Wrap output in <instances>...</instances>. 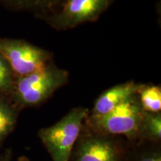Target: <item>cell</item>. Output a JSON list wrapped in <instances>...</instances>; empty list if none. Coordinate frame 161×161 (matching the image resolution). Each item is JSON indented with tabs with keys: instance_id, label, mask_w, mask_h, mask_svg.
Listing matches in <instances>:
<instances>
[{
	"instance_id": "cell-12",
	"label": "cell",
	"mask_w": 161,
	"mask_h": 161,
	"mask_svg": "<svg viewBox=\"0 0 161 161\" xmlns=\"http://www.w3.org/2000/svg\"><path fill=\"white\" fill-rule=\"evenodd\" d=\"M17 75L5 58L0 54V96H10Z\"/></svg>"
},
{
	"instance_id": "cell-11",
	"label": "cell",
	"mask_w": 161,
	"mask_h": 161,
	"mask_svg": "<svg viewBox=\"0 0 161 161\" xmlns=\"http://www.w3.org/2000/svg\"><path fill=\"white\" fill-rule=\"evenodd\" d=\"M137 95L142 110L146 112L159 113L161 110V88L158 85L142 84Z\"/></svg>"
},
{
	"instance_id": "cell-1",
	"label": "cell",
	"mask_w": 161,
	"mask_h": 161,
	"mask_svg": "<svg viewBox=\"0 0 161 161\" xmlns=\"http://www.w3.org/2000/svg\"><path fill=\"white\" fill-rule=\"evenodd\" d=\"M68 80L67 71L50 63L43 69L17 77L9 96L19 109L37 106L49 99Z\"/></svg>"
},
{
	"instance_id": "cell-10",
	"label": "cell",
	"mask_w": 161,
	"mask_h": 161,
	"mask_svg": "<svg viewBox=\"0 0 161 161\" xmlns=\"http://www.w3.org/2000/svg\"><path fill=\"white\" fill-rule=\"evenodd\" d=\"M139 139L158 143L161 140V114L143 111Z\"/></svg>"
},
{
	"instance_id": "cell-9",
	"label": "cell",
	"mask_w": 161,
	"mask_h": 161,
	"mask_svg": "<svg viewBox=\"0 0 161 161\" xmlns=\"http://www.w3.org/2000/svg\"><path fill=\"white\" fill-rule=\"evenodd\" d=\"M19 110L9 96H0V143L14 128Z\"/></svg>"
},
{
	"instance_id": "cell-8",
	"label": "cell",
	"mask_w": 161,
	"mask_h": 161,
	"mask_svg": "<svg viewBox=\"0 0 161 161\" xmlns=\"http://www.w3.org/2000/svg\"><path fill=\"white\" fill-rule=\"evenodd\" d=\"M63 0H0L5 8L14 11H29L44 18L57 8Z\"/></svg>"
},
{
	"instance_id": "cell-6",
	"label": "cell",
	"mask_w": 161,
	"mask_h": 161,
	"mask_svg": "<svg viewBox=\"0 0 161 161\" xmlns=\"http://www.w3.org/2000/svg\"><path fill=\"white\" fill-rule=\"evenodd\" d=\"M84 127V126H83ZM84 130V128H83ZM80 132L71 153L69 161H122L124 147L116 136L93 131L86 127Z\"/></svg>"
},
{
	"instance_id": "cell-5",
	"label": "cell",
	"mask_w": 161,
	"mask_h": 161,
	"mask_svg": "<svg viewBox=\"0 0 161 161\" xmlns=\"http://www.w3.org/2000/svg\"><path fill=\"white\" fill-rule=\"evenodd\" d=\"M114 0H63L43 19L54 29L66 30L97 20Z\"/></svg>"
},
{
	"instance_id": "cell-4",
	"label": "cell",
	"mask_w": 161,
	"mask_h": 161,
	"mask_svg": "<svg viewBox=\"0 0 161 161\" xmlns=\"http://www.w3.org/2000/svg\"><path fill=\"white\" fill-rule=\"evenodd\" d=\"M0 54L17 77L31 74L52 63L51 52L23 40L0 38Z\"/></svg>"
},
{
	"instance_id": "cell-13",
	"label": "cell",
	"mask_w": 161,
	"mask_h": 161,
	"mask_svg": "<svg viewBox=\"0 0 161 161\" xmlns=\"http://www.w3.org/2000/svg\"><path fill=\"white\" fill-rule=\"evenodd\" d=\"M130 161H161L160 147H140Z\"/></svg>"
},
{
	"instance_id": "cell-15",
	"label": "cell",
	"mask_w": 161,
	"mask_h": 161,
	"mask_svg": "<svg viewBox=\"0 0 161 161\" xmlns=\"http://www.w3.org/2000/svg\"><path fill=\"white\" fill-rule=\"evenodd\" d=\"M18 161H29V160L28 158H25V157H22V158H20Z\"/></svg>"
},
{
	"instance_id": "cell-2",
	"label": "cell",
	"mask_w": 161,
	"mask_h": 161,
	"mask_svg": "<svg viewBox=\"0 0 161 161\" xmlns=\"http://www.w3.org/2000/svg\"><path fill=\"white\" fill-rule=\"evenodd\" d=\"M87 108L77 107L58 122L41 128L38 136L53 161H69L71 153L89 115Z\"/></svg>"
},
{
	"instance_id": "cell-7",
	"label": "cell",
	"mask_w": 161,
	"mask_h": 161,
	"mask_svg": "<svg viewBox=\"0 0 161 161\" xmlns=\"http://www.w3.org/2000/svg\"><path fill=\"white\" fill-rule=\"evenodd\" d=\"M142 84L130 80L109 88L96 98L89 115L96 116L108 114L127 99L137 94Z\"/></svg>"
},
{
	"instance_id": "cell-14",
	"label": "cell",
	"mask_w": 161,
	"mask_h": 161,
	"mask_svg": "<svg viewBox=\"0 0 161 161\" xmlns=\"http://www.w3.org/2000/svg\"><path fill=\"white\" fill-rule=\"evenodd\" d=\"M1 161H11V154H10V153L6 154V155L4 157V158Z\"/></svg>"
},
{
	"instance_id": "cell-3",
	"label": "cell",
	"mask_w": 161,
	"mask_h": 161,
	"mask_svg": "<svg viewBox=\"0 0 161 161\" xmlns=\"http://www.w3.org/2000/svg\"><path fill=\"white\" fill-rule=\"evenodd\" d=\"M143 111L136 94L108 114L96 116L88 115L84 123L89 129L100 134L122 135L135 140L139 139Z\"/></svg>"
}]
</instances>
